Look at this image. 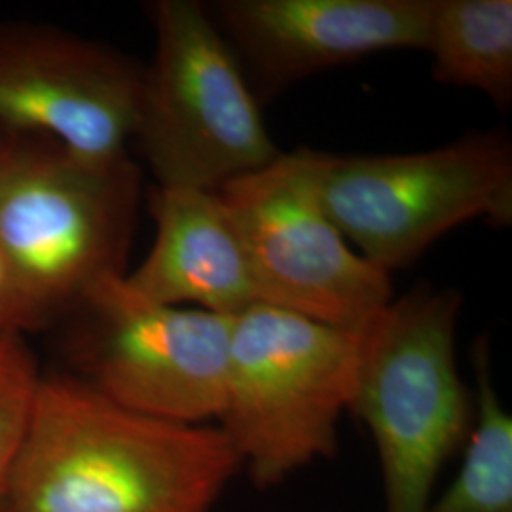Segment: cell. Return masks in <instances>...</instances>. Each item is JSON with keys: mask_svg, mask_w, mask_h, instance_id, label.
Returning <instances> with one entry per match:
<instances>
[{"mask_svg": "<svg viewBox=\"0 0 512 512\" xmlns=\"http://www.w3.org/2000/svg\"><path fill=\"white\" fill-rule=\"evenodd\" d=\"M332 154L298 148L219 190L264 306L359 329L393 300L389 274L353 251L323 203Z\"/></svg>", "mask_w": 512, "mask_h": 512, "instance_id": "cell-6", "label": "cell"}, {"mask_svg": "<svg viewBox=\"0 0 512 512\" xmlns=\"http://www.w3.org/2000/svg\"><path fill=\"white\" fill-rule=\"evenodd\" d=\"M4 298H6V272H4V264L0 260V315L4 308Z\"/></svg>", "mask_w": 512, "mask_h": 512, "instance_id": "cell-15", "label": "cell"}, {"mask_svg": "<svg viewBox=\"0 0 512 512\" xmlns=\"http://www.w3.org/2000/svg\"><path fill=\"white\" fill-rule=\"evenodd\" d=\"M239 471L213 425L154 420L78 376L42 380L10 512H209Z\"/></svg>", "mask_w": 512, "mask_h": 512, "instance_id": "cell-1", "label": "cell"}, {"mask_svg": "<svg viewBox=\"0 0 512 512\" xmlns=\"http://www.w3.org/2000/svg\"><path fill=\"white\" fill-rule=\"evenodd\" d=\"M425 52L444 86L476 90L499 109L512 103L511 0H433Z\"/></svg>", "mask_w": 512, "mask_h": 512, "instance_id": "cell-12", "label": "cell"}, {"mask_svg": "<svg viewBox=\"0 0 512 512\" xmlns=\"http://www.w3.org/2000/svg\"><path fill=\"white\" fill-rule=\"evenodd\" d=\"M461 302L454 289H418L363 325L351 410L374 440L385 512H427L444 463L471 429L456 361Z\"/></svg>", "mask_w": 512, "mask_h": 512, "instance_id": "cell-4", "label": "cell"}, {"mask_svg": "<svg viewBox=\"0 0 512 512\" xmlns=\"http://www.w3.org/2000/svg\"><path fill=\"white\" fill-rule=\"evenodd\" d=\"M363 327L340 329L258 304L232 319L219 427L258 488H272L338 450L351 410Z\"/></svg>", "mask_w": 512, "mask_h": 512, "instance_id": "cell-3", "label": "cell"}, {"mask_svg": "<svg viewBox=\"0 0 512 512\" xmlns=\"http://www.w3.org/2000/svg\"><path fill=\"white\" fill-rule=\"evenodd\" d=\"M150 16L156 52L133 141L158 186L219 192L275 160L281 150L209 8L156 0Z\"/></svg>", "mask_w": 512, "mask_h": 512, "instance_id": "cell-5", "label": "cell"}, {"mask_svg": "<svg viewBox=\"0 0 512 512\" xmlns=\"http://www.w3.org/2000/svg\"><path fill=\"white\" fill-rule=\"evenodd\" d=\"M42 380L23 334L0 329V503L29 435Z\"/></svg>", "mask_w": 512, "mask_h": 512, "instance_id": "cell-14", "label": "cell"}, {"mask_svg": "<svg viewBox=\"0 0 512 512\" xmlns=\"http://www.w3.org/2000/svg\"><path fill=\"white\" fill-rule=\"evenodd\" d=\"M323 203L357 253L391 274L463 222L511 224V141L484 131L416 154L332 156Z\"/></svg>", "mask_w": 512, "mask_h": 512, "instance_id": "cell-7", "label": "cell"}, {"mask_svg": "<svg viewBox=\"0 0 512 512\" xmlns=\"http://www.w3.org/2000/svg\"><path fill=\"white\" fill-rule=\"evenodd\" d=\"M156 238L143 264L124 275L129 289L162 306L198 304L236 317L258 306L255 279L219 192L156 186Z\"/></svg>", "mask_w": 512, "mask_h": 512, "instance_id": "cell-11", "label": "cell"}, {"mask_svg": "<svg viewBox=\"0 0 512 512\" xmlns=\"http://www.w3.org/2000/svg\"><path fill=\"white\" fill-rule=\"evenodd\" d=\"M8 147H10V145H6V143H2V141H0V158L4 156V152L8 150Z\"/></svg>", "mask_w": 512, "mask_h": 512, "instance_id": "cell-16", "label": "cell"}, {"mask_svg": "<svg viewBox=\"0 0 512 512\" xmlns=\"http://www.w3.org/2000/svg\"><path fill=\"white\" fill-rule=\"evenodd\" d=\"M0 512H10L8 509H6V505L4 503H0Z\"/></svg>", "mask_w": 512, "mask_h": 512, "instance_id": "cell-17", "label": "cell"}, {"mask_svg": "<svg viewBox=\"0 0 512 512\" xmlns=\"http://www.w3.org/2000/svg\"><path fill=\"white\" fill-rule=\"evenodd\" d=\"M139 203L133 162L88 160L59 145H10L0 158V329H33L124 275Z\"/></svg>", "mask_w": 512, "mask_h": 512, "instance_id": "cell-2", "label": "cell"}, {"mask_svg": "<svg viewBox=\"0 0 512 512\" xmlns=\"http://www.w3.org/2000/svg\"><path fill=\"white\" fill-rule=\"evenodd\" d=\"M232 52L272 90L387 50H425L433 0H222Z\"/></svg>", "mask_w": 512, "mask_h": 512, "instance_id": "cell-10", "label": "cell"}, {"mask_svg": "<svg viewBox=\"0 0 512 512\" xmlns=\"http://www.w3.org/2000/svg\"><path fill=\"white\" fill-rule=\"evenodd\" d=\"M124 275L97 283L74 308L84 319L78 378L154 420L219 421L234 317L148 302Z\"/></svg>", "mask_w": 512, "mask_h": 512, "instance_id": "cell-8", "label": "cell"}, {"mask_svg": "<svg viewBox=\"0 0 512 512\" xmlns=\"http://www.w3.org/2000/svg\"><path fill=\"white\" fill-rule=\"evenodd\" d=\"M476 408L459 471L427 512H512V418L495 391L488 342L478 340Z\"/></svg>", "mask_w": 512, "mask_h": 512, "instance_id": "cell-13", "label": "cell"}, {"mask_svg": "<svg viewBox=\"0 0 512 512\" xmlns=\"http://www.w3.org/2000/svg\"><path fill=\"white\" fill-rule=\"evenodd\" d=\"M145 69L92 40L0 29V126L48 135L88 160L126 158Z\"/></svg>", "mask_w": 512, "mask_h": 512, "instance_id": "cell-9", "label": "cell"}]
</instances>
